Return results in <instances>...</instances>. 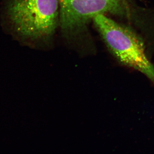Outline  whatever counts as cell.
<instances>
[{
	"instance_id": "6da1fadb",
	"label": "cell",
	"mask_w": 154,
	"mask_h": 154,
	"mask_svg": "<svg viewBox=\"0 0 154 154\" xmlns=\"http://www.w3.org/2000/svg\"><path fill=\"white\" fill-rule=\"evenodd\" d=\"M6 16L12 29L25 40L48 38L57 27L59 0H8Z\"/></svg>"
},
{
	"instance_id": "7a4b0ae2",
	"label": "cell",
	"mask_w": 154,
	"mask_h": 154,
	"mask_svg": "<svg viewBox=\"0 0 154 154\" xmlns=\"http://www.w3.org/2000/svg\"><path fill=\"white\" fill-rule=\"evenodd\" d=\"M94 24L107 47L120 63L139 71L154 82V67L147 57L143 42L129 28L99 14Z\"/></svg>"
},
{
	"instance_id": "3957f363",
	"label": "cell",
	"mask_w": 154,
	"mask_h": 154,
	"mask_svg": "<svg viewBox=\"0 0 154 154\" xmlns=\"http://www.w3.org/2000/svg\"><path fill=\"white\" fill-rule=\"evenodd\" d=\"M61 27L73 31L85 25L99 14L119 16L128 14L127 4L120 0H59Z\"/></svg>"
},
{
	"instance_id": "277c9868",
	"label": "cell",
	"mask_w": 154,
	"mask_h": 154,
	"mask_svg": "<svg viewBox=\"0 0 154 154\" xmlns=\"http://www.w3.org/2000/svg\"><path fill=\"white\" fill-rule=\"evenodd\" d=\"M120 1H121V2L125 3V4H127V0H120Z\"/></svg>"
}]
</instances>
